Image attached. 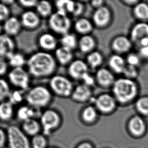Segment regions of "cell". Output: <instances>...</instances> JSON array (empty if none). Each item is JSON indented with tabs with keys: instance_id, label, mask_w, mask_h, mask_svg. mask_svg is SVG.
<instances>
[{
	"instance_id": "cell-39",
	"label": "cell",
	"mask_w": 148,
	"mask_h": 148,
	"mask_svg": "<svg viewBox=\"0 0 148 148\" xmlns=\"http://www.w3.org/2000/svg\"><path fill=\"white\" fill-rule=\"evenodd\" d=\"M96 116V111L93 107L91 106L86 108L83 112V119L88 122L92 121L95 118Z\"/></svg>"
},
{
	"instance_id": "cell-49",
	"label": "cell",
	"mask_w": 148,
	"mask_h": 148,
	"mask_svg": "<svg viewBox=\"0 0 148 148\" xmlns=\"http://www.w3.org/2000/svg\"><path fill=\"white\" fill-rule=\"evenodd\" d=\"M78 148H91L90 147L89 145L88 144H82L80 146V147H79Z\"/></svg>"
},
{
	"instance_id": "cell-16",
	"label": "cell",
	"mask_w": 148,
	"mask_h": 148,
	"mask_svg": "<svg viewBox=\"0 0 148 148\" xmlns=\"http://www.w3.org/2000/svg\"><path fill=\"white\" fill-rule=\"evenodd\" d=\"M131 40L138 45L141 40L148 38V24L140 22L133 26L131 29Z\"/></svg>"
},
{
	"instance_id": "cell-11",
	"label": "cell",
	"mask_w": 148,
	"mask_h": 148,
	"mask_svg": "<svg viewBox=\"0 0 148 148\" xmlns=\"http://www.w3.org/2000/svg\"><path fill=\"white\" fill-rule=\"evenodd\" d=\"M16 44L13 38L3 34L0 36V57L7 59L16 52Z\"/></svg>"
},
{
	"instance_id": "cell-7",
	"label": "cell",
	"mask_w": 148,
	"mask_h": 148,
	"mask_svg": "<svg viewBox=\"0 0 148 148\" xmlns=\"http://www.w3.org/2000/svg\"><path fill=\"white\" fill-rule=\"evenodd\" d=\"M31 76L24 68H11L7 74V80L15 89L26 91L30 88Z\"/></svg>"
},
{
	"instance_id": "cell-9",
	"label": "cell",
	"mask_w": 148,
	"mask_h": 148,
	"mask_svg": "<svg viewBox=\"0 0 148 148\" xmlns=\"http://www.w3.org/2000/svg\"><path fill=\"white\" fill-rule=\"evenodd\" d=\"M22 28L28 31L37 29L41 24V19L35 10H26L20 18Z\"/></svg>"
},
{
	"instance_id": "cell-6",
	"label": "cell",
	"mask_w": 148,
	"mask_h": 148,
	"mask_svg": "<svg viewBox=\"0 0 148 148\" xmlns=\"http://www.w3.org/2000/svg\"><path fill=\"white\" fill-rule=\"evenodd\" d=\"M48 86L53 95L62 98L71 96L74 90L71 80L62 75L51 76Z\"/></svg>"
},
{
	"instance_id": "cell-14",
	"label": "cell",
	"mask_w": 148,
	"mask_h": 148,
	"mask_svg": "<svg viewBox=\"0 0 148 148\" xmlns=\"http://www.w3.org/2000/svg\"><path fill=\"white\" fill-rule=\"evenodd\" d=\"M42 111L36 108H33L28 105H21L19 107L18 109L16 111L15 116L18 120L22 122L31 118H36L40 116L38 113H41Z\"/></svg>"
},
{
	"instance_id": "cell-30",
	"label": "cell",
	"mask_w": 148,
	"mask_h": 148,
	"mask_svg": "<svg viewBox=\"0 0 148 148\" xmlns=\"http://www.w3.org/2000/svg\"><path fill=\"white\" fill-rule=\"evenodd\" d=\"M25 95L24 91L14 89V90L11 91L7 101L14 106H21V104L24 101H25Z\"/></svg>"
},
{
	"instance_id": "cell-15",
	"label": "cell",
	"mask_w": 148,
	"mask_h": 148,
	"mask_svg": "<svg viewBox=\"0 0 148 148\" xmlns=\"http://www.w3.org/2000/svg\"><path fill=\"white\" fill-rule=\"evenodd\" d=\"M20 127L22 131L30 138L42 133V127L38 119L31 118L21 122Z\"/></svg>"
},
{
	"instance_id": "cell-51",
	"label": "cell",
	"mask_w": 148,
	"mask_h": 148,
	"mask_svg": "<svg viewBox=\"0 0 148 148\" xmlns=\"http://www.w3.org/2000/svg\"><path fill=\"white\" fill-rule=\"evenodd\" d=\"M47 148H56V147H51L49 146Z\"/></svg>"
},
{
	"instance_id": "cell-5",
	"label": "cell",
	"mask_w": 148,
	"mask_h": 148,
	"mask_svg": "<svg viewBox=\"0 0 148 148\" xmlns=\"http://www.w3.org/2000/svg\"><path fill=\"white\" fill-rule=\"evenodd\" d=\"M7 147L8 148H31L30 138L23 131L20 126L11 125L6 129Z\"/></svg>"
},
{
	"instance_id": "cell-41",
	"label": "cell",
	"mask_w": 148,
	"mask_h": 148,
	"mask_svg": "<svg viewBox=\"0 0 148 148\" xmlns=\"http://www.w3.org/2000/svg\"><path fill=\"white\" fill-rule=\"evenodd\" d=\"M38 1L37 0H19L17 1V3L26 10H33L34 8L35 9Z\"/></svg>"
},
{
	"instance_id": "cell-33",
	"label": "cell",
	"mask_w": 148,
	"mask_h": 148,
	"mask_svg": "<svg viewBox=\"0 0 148 148\" xmlns=\"http://www.w3.org/2000/svg\"><path fill=\"white\" fill-rule=\"evenodd\" d=\"M75 29L80 34H86L92 30V24L87 19L81 18L77 20L75 23Z\"/></svg>"
},
{
	"instance_id": "cell-19",
	"label": "cell",
	"mask_w": 148,
	"mask_h": 148,
	"mask_svg": "<svg viewBox=\"0 0 148 148\" xmlns=\"http://www.w3.org/2000/svg\"><path fill=\"white\" fill-rule=\"evenodd\" d=\"M110 18V12L108 8L104 6L96 9L93 15L94 24L99 27L105 26L108 23Z\"/></svg>"
},
{
	"instance_id": "cell-46",
	"label": "cell",
	"mask_w": 148,
	"mask_h": 148,
	"mask_svg": "<svg viewBox=\"0 0 148 148\" xmlns=\"http://www.w3.org/2000/svg\"><path fill=\"white\" fill-rule=\"evenodd\" d=\"M139 53L140 56L145 58H148V46L140 47Z\"/></svg>"
},
{
	"instance_id": "cell-44",
	"label": "cell",
	"mask_w": 148,
	"mask_h": 148,
	"mask_svg": "<svg viewBox=\"0 0 148 148\" xmlns=\"http://www.w3.org/2000/svg\"><path fill=\"white\" fill-rule=\"evenodd\" d=\"M7 140L6 130L0 127V148H5L7 147Z\"/></svg>"
},
{
	"instance_id": "cell-2",
	"label": "cell",
	"mask_w": 148,
	"mask_h": 148,
	"mask_svg": "<svg viewBox=\"0 0 148 148\" xmlns=\"http://www.w3.org/2000/svg\"><path fill=\"white\" fill-rule=\"evenodd\" d=\"M53 96L48 86L37 85L26 91L25 101L27 105L33 108L45 109L52 102Z\"/></svg>"
},
{
	"instance_id": "cell-27",
	"label": "cell",
	"mask_w": 148,
	"mask_h": 148,
	"mask_svg": "<svg viewBox=\"0 0 148 148\" xmlns=\"http://www.w3.org/2000/svg\"><path fill=\"white\" fill-rule=\"evenodd\" d=\"M75 2L70 1L59 0L54 2V7L56 9V11L63 12L68 15V13L72 14L74 11Z\"/></svg>"
},
{
	"instance_id": "cell-18",
	"label": "cell",
	"mask_w": 148,
	"mask_h": 148,
	"mask_svg": "<svg viewBox=\"0 0 148 148\" xmlns=\"http://www.w3.org/2000/svg\"><path fill=\"white\" fill-rule=\"evenodd\" d=\"M53 55L57 64L62 65H69L72 62V51L64 47H58L55 50Z\"/></svg>"
},
{
	"instance_id": "cell-13",
	"label": "cell",
	"mask_w": 148,
	"mask_h": 148,
	"mask_svg": "<svg viewBox=\"0 0 148 148\" xmlns=\"http://www.w3.org/2000/svg\"><path fill=\"white\" fill-rule=\"evenodd\" d=\"M4 34L14 38L20 34L22 29L19 18L11 16L3 23Z\"/></svg>"
},
{
	"instance_id": "cell-35",
	"label": "cell",
	"mask_w": 148,
	"mask_h": 148,
	"mask_svg": "<svg viewBox=\"0 0 148 148\" xmlns=\"http://www.w3.org/2000/svg\"><path fill=\"white\" fill-rule=\"evenodd\" d=\"M11 91V86L7 79L0 78V103L8 100Z\"/></svg>"
},
{
	"instance_id": "cell-48",
	"label": "cell",
	"mask_w": 148,
	"mask_h": 148,
	"mask_svg": "<svg viewBox=\"0 0 148 148\" xmlns=\"http://www.w3.org/2000/svg\"><path fill=\"white\" fill-rule=\"evenodd\" d=\"M1 2L3 3V4H5L7 6H9L12 5L13 4H14V3L17 2L15 1H12V0H6V1H1Z\"/></svg>"
},
{
	"instance_id": "cell-3",
	"label": "cell",
	"mask_w": 148,
	"mask_h": 148,
	"mask_svg": "<svg viewBox=\"0 0 148 148\" xmlns=\"http://www.w3.org/2000/svg\"><path fill=\"white\" fill-rule=\"evenodd\" d=\"M138 92L137 85L132 79L122 78L116 80L113 85L114 97L119 102L125 103L133 100Z\"/></svg>"
},
{
	"instance_id": "cell-25",
	"label": "cell",
	"mask_w": 148,
	"mask_h": 148,
	"mask_svg": "<svg viewBox=\"0 0 148 148\" xmlns=\"http://www.w3.org/2000/svg\"><path fill=\"white\" fill-rule=\"evenodd\" d=\"M27 59L21 52H14L7 59L11 68H23L26 66Z\"/></svg>"
},
{
	"instance_id": "cell-31",
	"label": "cell",
	"mask_w": 148,
	"mask_h": 148,
	"mask_svg": "<svg viewBox=\"0 0 148 148\" xmlns=\"http://www.w3.org/2000/svg\"><path fill=\"white\" fill-rule=\"evenodd\" d=\"M133 13L136 18L142 21L148 20V5L145 3H137L134 7Z\"/></svg>"
},
{
	"instance_id": "cell-12",
	"label": "cell",
	"mask_w": 148,
	"mask_h": 148,
	"mask_svg": "<svg viewBox=\"0 0 148 148\" xmlns=\"http://www.w3.org/2000/svg\"><path fill=\"white\" fill-rule=\"evenodd\" d=\"M88 65L82 60L73 61L68 65L69 75L75 79H83L88 74Z\"/></svg>"
},
{
	"instance_id": "cell-23",
	"label": "cell",
	"mask_w": 148,
	"mask_h": 148,
	"mask_svg": "<svg viewBox=\"0 0 148 148\" xmlns=\"http://www.w3.org/2000/svg\"><path fill=\"white\" fill-rule=\"evenodd\" d=\"M96 78L99 84L105 87L113 85L115 82L113 73L106 68H101L98 71Z\"/></svg>"
},
{
	"instance_id": "cell-45",
	"label": "cell",
	"mask_w": 148,
	"mask_h": 148,
	"mask_svg": "<svg viewBox=\"0 0 148 148\" xmlns=\"http://www.w3.org/2000/svg\"><path fill=\"white\" fill-rule=\"evenodd\" d=\"M83 5L79 2H75L74 11L72 14L75 16H78L82 13L83 11Z\"/></svg>"
},
{
	"instance_id": "cell-43",
	"label": "cell",
	"mask_w": 148,
	"mask_h": 148,
	"mask_svg": "<svg viewBox=\"0 0 148 148\" xmlns=\"http://www.w3.org/2000/svg\"><path fill=\"white\" fill-rule=\"evenodd\" d=\"M126 61L128 65L136 67L140 63V57L138 55L132 53L127 56Z\"/></svg>"
},
{
	"instance_id": "cell-4",
	"label": "cell",
	"mask_w": 148,
	"mask_h": 148,
	"mask_svg": "<svg viewBox=\"0 0 148 148\" xmlns=\"http://www.w3.org/2000/svg\"><path fill=\"white\" fill-rule=\"evenodd\" d=\"M48 26L50 32L62 36L69 33L72 22L68 14L56 11L48 18Z\"/></svg>"
},
{
	"instance_id": "cell-20",
	"label": "cell",
	"mask_w": 148,
	"mask_h": 148,
	"mask_svg": "<svg viewBox=\"0 0 148 148\" xmlns=\"http://www.w3.org/2000/svg\"><path fill=\"white\" fill-rule=\"evenodd\" d=\"M92 92L90 86L86 84L78 85L74 88L71 97L73 100L78 102H85L91 97Z\"/></svg>"
},
{
	"instance_id": "cell-21",
	"label": "cell",
	"mask_w": 148,
	"mask_h": 148,
	"mask_svg": "<svg viewBox=\"0 0 148 148\" xmlns=\"http://www.w3.org/2000/svg\"><path fill=\"white\" fill-rule=\"evenodd\" d=\"M14 106L8 101L0 103V121L8 122L12 120L15 115Z\"/></svg>"
},
{
	"instance_id": "cell-42",
	"label": "cell",
	"mask_w": 148,
	"mask_h": 148,
	"mask_svg": "<svg viewBox=\"0 0 148 148\" xmlns=\"http://www.w3.org/2000/svg\"><path fill=\"white\" fill-rule=\"evenodd\" d=\"M9 65L6 59L0 57V78H3L9 71Z\"/></svg>"
},
{
	"instance_id": "cell-17",
	"label": "cell",
	"mask_w": 148,
	"mask_h": 148,
	"mask_svg": "<svg viewBox=\"0 0 148 148\" xmlns=\"http://www.w3.org/2000/svg\"><path fill=\"white\" fill-rule=\"evenodd\" d=\"M96 106L99 110L103 112L111 111L115 107V100L110 95H101L95 100Z\"/></svg>"
},
{
	"instance_id": "cell-24",
	"label": "cell",
	"mask_w": 148,
	"mask_h": 148,
	"mask_svg": "<svg viewBox=\"0 0 148 148\" xmlns=\"http://www.w3.org/2000/svg\"><path fill=\"white\" fill-rule=\"evenodd\" d=\"M53 7L54 5L49 1H39L35 11L41 18L48 19L54 13Z\"/></svg>"
},
{
	"instance_id": "cell-22",
	"label": "cell",
	"mask_w": 148,
	"mask_h": 148,
	"mask_svg": "<svg viewBox=\"0 0 148 148\" xmlns=\"http://www.w3.org/2000/svg\"><path fill=\"white\" fill-rule=\"evenodd\" d=\"M131 40L124 36L117 37L112 42V49L117 53L128 52L131 47Z\"/></svg>"
},
{
	"instance_id": "cell-47",
	"label": "cell",
	"mask_w": 148,
	"mask_h": 148,
	"mask_svg": "<svg viewBox=\"0 0 148 148\" xmlns=\"http://www.w3.org/2000/svg\"><path fill=\"white\" fill-rule=\"evenodd\" d=\"M104 2L103 1H94L92 2V5L94 6L96 9L100 8L103 6V3Z\"/></svg>"
},
{
	"instance_id": "cell-36",
	"label": "cell",
	"mask_w": 148,
	"mask_h": 148,
	"mask_svg": "<svg viewBox=\"0 0 148 148\" xmlns=\"http://www.w3.org/2000/svg\"><path fill=\"white\" fill-rule=\"evenodd\" d=\"M102 62V57L100 53L92 52L87 57V64L92 68H96L100 65Z\"/></svg>"
},
{
	"instance_id": "cell-28",
	"label": "cell",
	"mask_w": 148,
	"mask_h": 148,
	"mask_svg": "<svg viewBox=\"0 0 148 148\" xmlns=\"http://www.w3.org/2000/svg\"><path fill=\"white\" fill-rule=\"evenodd\" d=\"M95 42L92 36L85 35L82 36L79 42L80 49L83 53H88L94 48Z\"/></svg>"
},
{
	"instance_id": "cell-37",
	"label": "cell",
	"mask_w": 148,
	"mask_h": 148,
	"mask_svg": "<svg viewBox=\"0 0 148 148\" xmlns=\"http://www.w3.org/2000/svg\"><path fill=\"white\" fill-rule=\"evenodd\" d=\"M136 107L139 112L143 114H148V97H142L136 103Z\"/></svg>"
},
{
	"instance_id": "cell-1",
	"label": "cell",
	"mask_w": 148,
	"mask_h": 148,
	"mask_svg": "<svg viewBox=\"0 0 148 148\" xmlns=\"http://www.w3.org/2000/svg\"><path fill=\"white\" fill-rule=\"evenodd\" d=\"M57 63L53 54L39 51L27 59L26 69L31 77L36 78L51 77L56 71Z\"/></svg>"
},
{
	"instance_id": "cell-34",
	"label": "cell",
	"mask_w": 148,
	"mask_h": 148,
	"mask_svg": "<svg viewBox=\"0 0 148 148\" xmlns=\"http://www.w3.org/2000/svg\"><path fill=\"white\" fill-rule=\"evenodd\" d=\"M129 128L133 134L140 135L144 130V123L141 118L138 117H134L130 121Z\"/></svg>"
},
{
	"instance_id": "cell-10",
	"label": "cell",
	"mask_w": 148,
	"mask_h": 148,
	"mask_svg": "<svg viewBox=\"0 0 148 148\" xmlns=\"http://www.w3.org/2000/svg\"><path fill=\"white\" fill-rule=\"evenodd\" d=\"M37 45L41 51L51 53L58 48V40L55 35L51 32H44L37 38Z\"/></svg>"
},
{
	"instance_id": "cell-32",
	"label": "cell",
	"mask_w": 148,
	"mask_h": 148,
	"mask_svg": "<svg viewBox=\"0 0 148 148\" xmlns=\"http://www.w3.org/2000/svg\"><path fill=\"white\" fill-rule=\"evenodd\" d=\"M60 43L61 46L64 47L72 51L77 45V39L76 36L72 34L68 33L62 36Z\"/></svg>"
},
{
	"instance_id": "cell-38",
	"label": "cell",
	"mask_w": 148,
	"mask_h": 148,
	"mask_svg": "<svg viewBox=\"0 0 148 148\" xmlns=\"http://www.w3.org/2000/svg\"><path fill=\"white\" fill-rule=\"evenodd\" d=\"M123 73L124 74L125 78L132 79L133 78H136V76H138V71L136 67L127 64L126 65Z\"/></svg>"
},
{
	"instance_id": "cell-8",
	"label": "cell",
	"mask_w": 148,
	"mask_h": 148,
	"mask_svg": "<svg viewBox=\"0 0 148 148\" xmlns=\"http://www.w3.org/2000/svg\"><path fill=\"white\" fill-rule=\"evenodd\" d=\"M39 120L42 127V133L47 136L58 128L61 122L59 114L51 108L42 110Z\"/></svg>"
},
{
	"instance_id": "cell-50",
	"label": "cell",
	"mask_w": 148,
	"mask_h": 148,
	"mask_svg": "<svg viewBox=\"0 0 148 148\" xmlns=\"http://www.w3.org/2000/svg\"><path fill=\"white\" fill-rule=\"evenodd\" d=\"M4 34V29H3V23L0 22V36Z\"/></svg>"
},
{
	"instance_id": "cell-26",
	"label": "cell",
	"mask_w": 148,
	"mask_h": 148,
	"mask_svg": "<svg viewBox=\"0 0 148 148\" xmlns=\"http://www.w3.org/2000/svg\"><path fill=\"white\" fill-rule=\"evenodd\" d=\"M109 64L111 69L117 73H123L126 66L125 61L119 55L111 56L109 61Z\"/></svg>"
},
{
	"instance_id": "cell-40",
	"label": "cell",
	"mask_w": 148,
	"mask_h": 148,
	"mask_svg": "<svg viewBox=\"0 0 148 148\" xmlns=\"http://www.w3.org/2000/svg\"><path fill=\"white\" fill-rule=\"evenodd\" d=\"M10 16L9 7L0 1V22L3 23Z\"/></svg>"
},
{
	"instance_id": "cell-29",
	"label": "cell",
	"mask_w": 148,
	"mask_h": 148,
	"mask_svg": "<svg viewBox=\"0 0 148 148\" xmlns=\"http://www.w3.org/2000/svg\"><path fill=\"white\" fill-rule=\"evenodd\" d=\"M48 144L47 136L42 133L30 138L31 148H47Z\"/></svg>"
}]
</instances>
